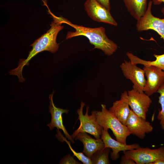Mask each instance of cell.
<instances>
[{"label": "cell", "mask_w": 164, "mask_h": 164, "mask_svg": "<svg viewBox=\"0 0 164 164\" xmlns=\"http://www.w3.org/2000/svg\"><path fill=\"white\" fill-rule=\"evenodd\" d=\"M46 6L53 20L50 25V29L30 45L32 48L29 52L27 58L20 60L18 66L9 72L10 75L17 76L21 82L25 80L22 76L23 68L26 65H29V62L33 57L43 51H48L54 53L58 50L59 46L56 42V37L59 32L63 28V26H61L62 22L60 17L54 15L50 10L47 5Z\"/></svg>", "instance_id": "obj_1"}, {"label": "cell", "mask_w": 164, "mask_h": 164, "mask_svg": "<svg viewBox=\"0 0 164 164\" xmlns=\"http://www.w3.org/2000/svg\"><path fill=\"white\" fill-rule=\"evenodd\" d=\"M63 23L67 24L73 27L74 32L69 31L66 39L78 36H84L87 38L90 43L94 46L93 49H97L102 51L108 56L112 55L117 50L118 45L107 37L105 29L103 27L91 28L72 23L69 20L61 16Z\"/></svg>", "instance_id": "obj_2"}, {"label": "cell", "mask_w": 164, "mask_h": 164, "mask_svg": "<svg viewBox=\"0 0 164 164\" xmlns=\"http://www.w3.org/2000/svg\"><path fill=\"white\" fill-rule=\"evenodd\" d=\"M101 111H94L98 123L104 129H110L117 141L127 144L126 139L131 133L126 126L123 124L109 110L104 104H101Z\"/></svg>", "instance_id": "obj_3"}, {"label": "cell", "mask_w": 164, "mask_h": 164, "mask_svg": "<svg viewBox=\"0 0 164 164\" xmlns=\"http://www.w3.org/2000/svg\"><path fill=\"white\" fill-rule=\"evenodd\" d=\"M80 107L77 111L78 115L77 120L80 122V125L75 130L71 135L74 139L77 135L80 132H85L94 136L96 139L101 138L102 132L103 129L97 122L94 111L91 112V114L89 115L88 112L89 109L87 106L85 114L83 113V109L85 104L81 101L80 103Z\"/></svg>", "instance_id": "obj_4"}, {"label": "cell", "mask_w": 164, "mask_h": 164, "mask_svg": "<svg viewBox=\"0 0 164 164\" xmlns=\"http://www.w3.org/2000/svg\"><path fill=\"white\" fill-rule=\"evenodd\" d=\"M132 159L136 164H152L158 160H164V147L155 149L140 147L123 152Z\"/></svg>", "instance_id": "obj_5"}, {"label": "cell", "mask_w": 164, "mask_h": 164, "mask_svg": "<svg viewBox=\"0 0 164 164\" xmlns=\"http://www.w3.org/2000/svg\"><path fill=\"white\" fill-rule=\"evenodd\" d=\"M152 2L148 3L145 14L138 19L136 28L138 32L151 29L156 31L164 42V19H160L153 15L151 12Z\"/></svg>", "instance_id": "obj_6"}, {"label": "cell", "mask_w": 164, "mask_h": 164, "mask_svg": "<svg viewBox=\"0 0 164 164\" xmlns=\"http://www.w3.org/2000/svg\"><path fill=\"white\" fill-rule=\"evenodd\" d=\"M124 76L133 84L132 88L140 93H144L146 80L143 69L138 67L130 61L124 60L120 66Z\"/></svg>", "instance_id": "obj_7"}, {"label": "cell", "mask_w": 164, "mask_h": 164, "mask_svg": "<svg viewBox=\"0 0 164 164\" xmlns=\"http://www.w3.org/2000/svg\"><path fill=\"white\" fill-rule=\"evenodd\" d=\"M88 16L93 21L117 26V23L111 15L109 10L97 0H86L84 4Z\"/></svg>", "instance_id": "obj_8"}, {"label": "cell", "mask_w": 164, "mask_h": 164, "mask_svg": "<svg viewBox=\"0 0 164 164\" xmlns=\"http://www.w3.org/2000/svg\"><path fill=\"white\" fill-rule=\"evenodd\" d=\"M143 70L146 78L144 92L150 96L157 92L159 88L164 84V71L154 66H144Z\"/></svg>", "instance_id": "obj_9"}, {"label": "cell", "mask_w": 164, "mask_h": 164, "mask_svg": "<svg viewBox=\"0 0 164 164\" xmlns=\"http://www.w3.org/2000/svg\"><path fill=\"white\" fill-rule=\"evenodd\" d=\"M128 102L133 112L146 120V115L152 103L150 96L132 88L128 91Z\"/></svg>", "instance_id": "obj_10"}, {"label": "cell", "mask_w": 164, "mask_h": 164, "mask_svg": "<svg viewBox=\"0 0 164 164\" xmlns=\"http://www.w3.org/2000/svg\"><path fill=\"white\" fill-rule=\"evenodd\" d=\"M125 125L131 134L143 139L146 134L151 132L153 127L150 123L135 114L131 109Z\"/></svg>", "instance_id": "obj_11"}, {"label": "cell", "mask_w": 164, "mask_h": 164, "mask_svg": "<svg viewBox=\"0 0 164 164\" xmlns=\"http://www.w3.org/2000/svg\"><path fill=\"white\" fill-rule=\"evenodd\" d=\"M104 144V148H109L112 151L110 154L111 159L113 160H116L119 157V152L137 149L140 147V145L137 143L127 145L122 143L113 139L111 136L108 130L103 129L101 138Z\"/></svg>", "instance_id": "obj_12"}, {"label": "cell", "mask_w": 164, "mask_h": 164, "mask_svg": "<svg viewBox=\"0 0 164 164\" xmlns=\"http://www.w3.org/2000/svg\"><path fill=\"white\" fill-rule=\"evenodd\" d=\"M131 109L128 102V92L125 91L121 94L120 98L113 102L109 110L124 125H125Z\"/></svg>", "instance_id": "obj_13"}, {"label": "cell", "mask_w": 164, "mask_h": 164, "mask_svg": "<svg viewBox=\"0 0 164 164\" xmlns=\"http://www.w3.org/2000/svg\"><path fill=\"white\" fill-rule=\"evenodd\" d=\"M74 139L79 140L83 143L84 145L83 152L90 159L94 153L98 150L102 149L104 146L101 138L94 139L85 132L78 133Z\"/></svg>", "instance_id": "obj_14"}, {"label": "cell", "mask_w": 164, "mask_h": 164, "mask_svg": "<svg viewBox=\"0 0 164 164\" xmlns=\"http://www.w3.org/2000/svg\"><path fill=\"white\" fill-rule=\"evenodd\" d=\"M128 12L135 19L142 16L146 11L147 0H122Z\"/></svg>", "instance_id": "obj_15"}, {"label": "cell", "mask_w": 164, "mask_h": 164, "mask_svg": "<svg viewBox=\"0 0 164 164\" xmlns=\"http://www.w3.org/2000/svg\"><path fill=\"white\" fill-rule=\"evenodd\" d=\"M126 55L131 63L137 65L141 64L145 65H152L157 67L164 71V54L156 55L154 54L155 60L152 61L142 60L134 55L132 53L127 52Z\"/></svg>", "instance_id": "obj_16"}, {"label": "cell", "mask_w": 164, "mask_h": 164, "mask_svg": "<svg viewBox=\"0 0 164 164\" xmlns=\"http://www.w3.org/2000/svg\"><path fill=\"white\" fill-rule=\"evenodd\" d=\"M111 149L103 148L96 152L91 159L93 164H109V154Z\"/></svg>", "instance_id": "obj_17"}, {"label": "cell", "mask_w": 164, "mask_h": 164, "mask_svg": "<svg viewBox=\"0 0 164 164\" xmlns=\"http://www.w3.org/2000/svg\"><path fill=\"white\" fill-rule=\"evenodd\" d=\"M54 91L52 94H50V105L49 106V112L50 113L51 118V120H63L62 114L63 113L67 114L69 112V110L67 109H64L56 107L54 105L53 101V96Z\"/></svg>", "instance_id": "obj_18"}, {"label": "cell", "mask_w": 164, "mask_h": 164, "mask_svg": "<svg viewBox=\"0 0 164 164\" xmlns=\"http://www.w3.org/2000/svg\"><path fill=\"white\" fill-rule=\"evenodd\" d=\"M157 92L160 94L159 102L161 108V110L159 109L157 118L160 121V124L162 129L164 130V84L159 88Z\"/></svg>", "instance_id": "obj_19"}, {"label": "cell", "mask_w": 164, "mask_h": 164, "mask_svg": "<svg viewBox=\"0 0 164 164\" xmlns=\"http://www.w3.org/2000/svg\"><path fill=\"white\" fill-rule=\"evenodd\" d=\"M47 125L51 130L53 129L55 127L56 128L58 129H60L62 130L66 137L73 143H74L73 139L71 135L69 134L64 126L63 120H51L50 122Z\"/></svg>", "instance_id": "obj_20"}, {"label": "cell", "mask_w": 164, "mask_h": 164, "mask_svg": "<svg viewBox=\"0 0 164 164\" xmlns=\"http://www.w3.org/2000/svg\"><path fill=\"white\" fill-rule=\"evenodd\" d=\"M69 145V147L73 153V156H76L78 159L81 161L84 164H93L91 159L85 155L82 152H77L73 149L69 142L65 138H63Z\"/></svg>", "instance_id": "obj_21"}, {"label": "cell", "mask_w": 164, "mask_h": 164, "mask_svg": "<svg viewBox=\"0 0 164 164\" xmlns=\"http://www.w3.org/2000/svg\"><path fill=\"white\" fill-rule=\"evenodd\" d=\"M81 163L77 161L73 156L68 154L64 156L60 160L59 164H80Z\"/></svg>", "instance_id": "obj_22"}, {"label": "cell", "mask_w": 164, "mask_h": 164, "mask_svg": "<svg viewBox=\"0 0 164 164\" xmlns=\"http://www.w3.org/2000/svg\"><path fill=\"white\" fill-rule=\"evenodd\" d=\"M120 163L121 164H136L133 159L124 154L121 158Z\"/></svg>", "instance_id": "obj_23"}, {"label": "cell", "mask_w": 164, "mask_h": 164, "mask_svg": "<svg viewBox=\"0 0 164 164\" xmlns=\"http://www.w3.org/2000/svg\"><path fill=\"white\" fill-rule=\"evenodd\" d=\"M97 1L108 10L110 11L111 6L110 0H97Z\"/></svg>", "instance_id": "obj_24"}, {"label": "cell", "mask_w": 164, "mask_h": 164, "mask_svg": "<svg viewBox=\"0 0 164 164\" xmlns=\"http://www.w3.org/2000/svg\"><path fill=\"white\" fill-rule=\"evenodd\" d=\"M152 2L155 5H159L162 2H163L164 4V0H152ZM161 12L164 15V7L161 9Z\"/></svg>", "instance_id": "obj_25"}, {"label": "cell", "mask_w": 164, "mask_h": 164, "mask_svg": "<svg viewBox=\"0 0 164 164\" xmlns=\"http://www.w3.org/2000/svg\"><path fill=\"white\" fill-rule=\"evenodd\" d=\"M152 164H164V160H159L154 162Z\"/></svg>", "instance_id": "obj_26"}]
</instances>
